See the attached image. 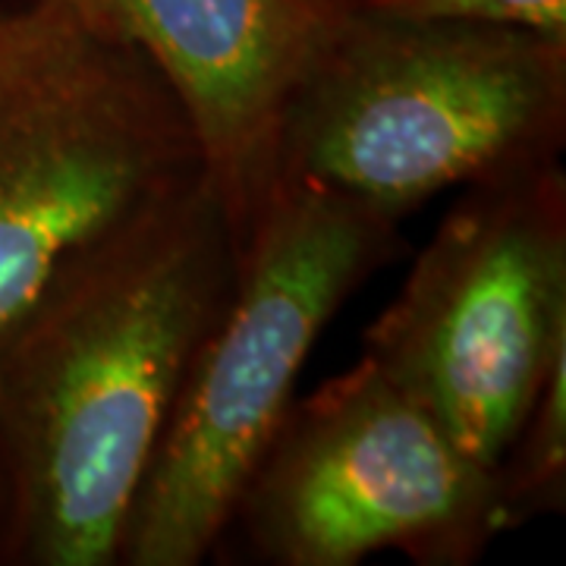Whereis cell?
I'll return each mask as SVG.
<instances>
[{
  "label": "cell",
  "mask_w": 566,
  "mask_h": 566,
  "mask_svg": "<svg viewBox=\"0 0 566 566\" xmlns=\"http://www.w3.org/2000/svg\"><path fill=\"white\" fill-rule=\"evenodd\" d=\"M363 356L497 469L566 356L564 164L463 189L365 331Z\"/></svg>",
  "instance_id": "5"
},
{
  "label": "cell",
  "mask_w": 566,
  "mask_h": 566,
  "mask_svg": "<svg viewBox=\"0 0 566 566\" xmlns=\"http://www.w3.org/2000/svg\"><path fill=\"white\" fill-rule=\"evenodd\" d=\"M400 223L312 182H271L123 528V566H199L221 545L315 340L375 271Z\"/></svg>",
  "instance_id": "3"
},
{
  "label": "cell",
  "mask_w": 566,
  "mask_h": 566,
  "mask_svg": "<svg viewBox=\"0 0 566 566\" xmlns=\"http://www.w3.org/2000/svg\"><path fill=\"white\" fill-rule=\"evenodd\" d=\"M240 243L208 180L0 340L10 566H114Z\"/></svg>",
  "instance_id": "1"
},
{
  "label": "cell",
  "mask_w": 566,
  "mask_h": 566,
  "mask_svg": "<svg viewBox=\"0 0 566 566\" xmlns=\"http://www.w3.org/2000/svg\"><path fill=\"white\" fill-rule=\"evenodd\" d=\"M10 532H13V472H10V460H7L3 431H0V564H7Z\"/></svg>",
  "instance_id": "11"
},
{
  "label": "cell",
  "mask_w": 566,
  "mask_h": 566,
  "mask_svg": "<svg viewBox=\"0 0 566 566\" xmlns=\"http://www.w3.org/2000/svg\"><path fill=\"white\" fill-rule=\"evenodd\" d=\"M327 3H349V0H327Z\"/></svg>",
  "instance_id": "12"
},
{
  "label": "cell",
  "mask_w": 566,
  "mask_h": 566,
  "mask_svg": "<svg viewBox=\"0 0 566 566\" xmlns=\"http://www.w3.org/2000/svg\"><path fill=\"white\" fill-rule=\"evenodd\" d=\"M409 20L475 22L566 39V0H356Z\"/></svg>",
  "instance_id": "10"
},
{
  "label": "cell",
  "mask_w": 566,
  "mask_h": 566,
  "mask_svg": "<svg viewBox=\"0 0 566 566\" xmlns=\"http://www.w3.org/2000/svg\"><path fill=\"white\" fill-rule=\"evenodd\" d=\"M136 44L186 107L243 245L274 170L283 104L344 3L327 0H76Z\"/></svg>",
  "instance_id": "7"
},
{
  "label": "cell",
  "mask_w": 566,
  "mask_h": 566,
  "mask_svg": "<svg viewBox=\"0 0 566 566\" xmlns=\"http://www.w3.org/2000/svg\"><path fill=\"white\" fill-rule=\"evenodd\" d=\"M208 180L161 70L85 22L0 95V340Z\"/></svg>",
  "instance_id": "4"
},
{
  "label": "cell",
  "mask_w": 566,
  "mask_h": 566,
  "mask_svg": "<svg viewBox=\"0 0 566 566\" xmlns=\"http://www.w3.org/2000/svg\"><path fill=\"white\" fill-rule=\"evenodd\" d=\"M88 22L76 0H17L0 7V95L35 73Z\"/></svg>",
  "instance_id": "9"
},
{
  "label": "cell",
  "mask_w": 566,
  "mask_h": 566,
  "mask_svg": "<svg viewBox=\"0 0 566 566\" xmlns=\"http://www.w3.org/2000/svg\"><path fill=\"white\" fill-rule=\"evenodd\" d=\"M506 528L526 526L566 504V356L538 390L513 444L497 465Z\"/></svg>",
  "instance_id": "8"
},
{
  "label": "cell",
  "mask_w": 566,
  "mask_h": 566,
  "mask_svg": "<svg viewBox=\"0 0 566 566\" xmlns=\"http://www.w3.org/2000/svg\"><path fill=\"white\" fill-rule=\"evenodd\" d=\"M227 528L271 566H356L381 551L465 566L510 532L497 469L365 356L290 403Z\"/></svg>",
  "instance_id": "6"
},
{
  "label": "cell",
  "mask_w": 566,
  "mask_h": 566,
  "mask_svg": "<svg viewBox=\"0 0 566 566\" xmlns=\"http://www.w3.org/2000/svg\"><path fill=\"white\" fill-rule=\"evenodd\" d=\"M564 145L566 39L349 0L283 104L271 182L403 223L447 189L560 164Z\"/></svg>",
  "instance_id": "2"
}]
</instances>
